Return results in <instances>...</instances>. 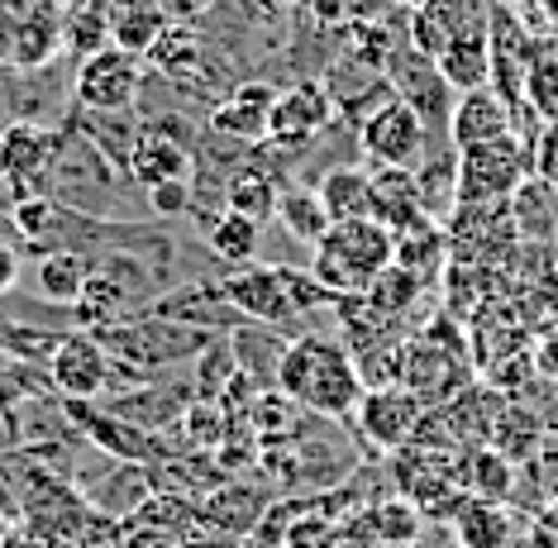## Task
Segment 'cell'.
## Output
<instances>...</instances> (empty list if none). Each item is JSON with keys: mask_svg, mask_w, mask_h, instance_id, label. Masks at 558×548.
Here are the masks:
<instances>
[{"mask_svg": "<svg viewBox=\"0 0 558 548\" xmlns=\"http://www.w3.org/2000/svg\"><path fill=\"white\" fill-rule=\"evenodd\" d=\"M154 315L206 329V334H234L239 325H248L244 315H239V305L225 296V282H186L177 291H162L154 301Z\"/></svg>", "mask_w": 558, "mask_h": 548, "instance_id": "e0dca14e", "label": "cell"}, {"mask_svg": "<svg viewBox=\"0 0 558 548\" xmlns=\"http://www.w3.org/2000/svg\"><path fill=\"white\" fill-rule=\"evenodd\" d=\"M492 24V0H425L411 10V48H421L425 58H439V48L449 38L468 29H487Z\"/></svg>", "mask_w": 558, "mask_h": 548, "instance_id": "d6986e66", "label": "cell"}, {"mask_svg": "<svg viewBox=\"0 0 558 548\" xmlns=\"http://www.w3.org/2000/svg\"><path fill=\"white\" fill-rule=\"evenodd\" d=\"M335 114H339L335 92H329V82H320V76H301L291 86H277L268 144L282 153H311Z\"/></svg>", "mask_w": 558, "mask_h": 548, "instance_id": "9c48e42d", "label": "cell"}, {"mask_svg": "<svg viewBox=\"0 0 558 548\" xmlns=\"http://www.w3.org/2000/svg\"><path fill=\"white\" fill-rule=\"evenodd\" d=\"M96 339L106 343L116 373H130L138 381H154V377H162V367L201 358V353H206L220 334H206V329L177 325V320H162V315L144 310V315H134V320L96 329ZM110 381H116V377H110Z\"/></svg>", "mask_w": 558, "mask_h": 548, "instance_id": "7a4b0ae2", "label": "cell"}, {"mask_svg": "<svg viewBox=\"0 0 558 548\" xmlns=\"http://www.w3.org/2000/svg\"><path fill=\"white\" fill-rule=\"evenodd\" d=\"M444 258H449V229L439 220H429V215H421L415 224H405L391 234V263L405 267V272H415L425 287L435 282Z\"/></svg>", "mask_w": 558, "mask_h": 548, "instance_id": "d4e9b609", "label": "cell"}, {"mask_svg": "<svg viewBox=\"0 0 558 548\" xmlns=\"http://www.w3.org/2000/svg\"><path fill=\"white\" fill-rule=\"evenodd\" d=\"M387 82H391V92H397L405 106L421 114L429 144H435V138L449 144V120H453V100H459V92L444 82L439 62L425 58L421 48L405 44V48H397V53L387 58Z\"/></svg>", "mask_w": 558, "mask_h": 548, "instance_id": "ba28073f", "label": "cell"}, {"mask_svg": "<svg viewBox=\"0 0 558 548\" xmlns=\"http://www.w3.org/2000/svg\"><path fill=\"white\" fill-rule=\"evenodd\" d=\"M244 5H248L253 20H277V15H287L291 10V0H244Z\"/></svg>", "mask_w": 558, "mask_h": 548, "instance_id": "7dc6e473", "label": "cell"}, {"mask_svg": "<svg viewBox=\"0 0 558 548\" xmlns=\"http://www.w3.org/2000/svg\"><path fill=\"white\" fill-rule=\"evenodd\" d=\"M34 258H39L34 263V291H39V301L72 310L86 291V277H92V258L77 248H48V253H34Z\"/></svg>", "mask_w": 558, "mask_h": 548, "instance_id": "603a6c76", "label": "cell"}, {"mask_svg": "<svg viewBox=\"0 0 558 548\" xmlns=\"http://www.w3.org/2000/svg\"><path fill=\"white\" fill-rule=\"evenodd\" d=\"M48 377L68 401H96L110 391V377H116V363H110L106 343L86 329H68L53 353H48Z\"/></svg>", "mask_w": 558, "mask_h": 548, "instance_id": "7c38bea8", "label": "cell"}, {"mask_svg": "<svg viewBox=\"0 0 558 548\" xmlns=\"http://www.w3.org/2000/svg\"><path fill=\"white\" fill-rule=\"evenodd\" d=\"M425 291H429V287L421 282V277H415V272H405V267L391 263L387 272L377 277V282L367 287V291H363V301L373 305L377 315H387V320H405V310H411V305L421 301Z\"/></svg>", "mask_w": 558, "mask_h": 548, "instance_id": "74e56055", "label": "cell"}, {"mask_svg": "<svg viewBox=\"0 0 558 548\" xmlns=\"http://www.w3.org/2000/svg\"><path fill=\"white\" fill-rule=\"evenodd\" d=\"M530 473H535V482H539V496L544 501H558V435L549 429L544 435V443H539V453L530 458Z\"/></svg>", "mask_w": 558, "mask_h": 548, "instance_id": "60d3db41", "label": "cell"}, {"mask_svg": "<svg viewBox=\"0 0 558 548\" xmlns=\"http://www.w3.org/2000/svg\"><path fill=\"white\" fill-rule=\"evenodd\" d=\"M363 525H367V539H373L377 548H411L425 534L429 520L415 511V501H405V496H387V501H377L373 511L363 515Z\"/></svg>", "mask_w": 558, "mask_h": 548, "instance_id": "836d02e7", "label": "cell"}, {"mask_svg": "<svg viewBox=\"0 0 558 548\" xmlns=\"http://www.w3.org/2000/svg\"><path fill=\"white\" fill-rule=\"evenodd\" d=\"M0 191H5V182H0Z\"/></svg>", "mask_w": 558, "mask_h": 548, "instance_id": "f907efd6", "label": "cell"}, {"mask_svg": "<svg viewBox=\"0 0 558 548\" xmlns=\"http://www.w3.org/2000/svg\"><path fill=\"white\" fill-rule=\"evenodd\" d=\"M544 10H549V20L558 24V0H544Z\"/></svg>", "mask_w": 558, "mask_h": 548, "instance_id": "c3c4849f", "label": "cell"}, {"mask_svg": "<svg viewBox=\"0 0 558 548\" xmlns=\"http://www.w3.org/2000/svg\"><path fill=\"white\" fill-rule=\"evenodd\" d=\"M425 405L401 387V381H383V387H367L359 411H353V425H359L363 443H373L377 453H397L405 439L421 429Z\"/></svg>", "mask_w": 558, "mask_h": 548, "instance_id": "4fadbf2b", "label": "cell"}, {"mask_svg": "<svg viewBox=\"0 0 558 548\" xmlns=\"http://www.w3.org/2000/svg\"><path fill=\"white\" fill-rule=\"evenodd\" d=\"M106 20H110V44L130 48L138 58H144L148 48L158 44V34L172 24L162 0H116V5L106 10Z\"/></svg>", "mask_w": 558, "mask_h": 548, "instance_id": "f546056e", "label": "cell"}, {"mask_svg": "<svg viewBox=\"0 0 558 548\" xmlns=\"http://www.w3.org/2000/svg\"><path fill=\"white\" fill-rule=\"evenodd\" d=\"M68 24H72V29H68V48L77 58H86V53H96V48L110 44V20H106V10H100V5L77 10Z\"/></svg>", "mask_w": 558, "mask_h": 548, "instance_id": "f35d334b", "label": "cell"}, {"mask_svg": "<svg viewBox=\"0 0 558 548\" xmlns=\"http://www.w3.org/2000/svg\"><path fill=\"white\" fill-rule=\"evenodd\" d=\"M530 525H535L539 548H558V501H544L539 511L530 515Z\"/></svg>", "mask_w": 558, "mask_h": 548, "instance_id": "7bdbcfd3", "label": "cell"}, {"mask_svg": "<svg viewBox=\"0 0 558 548\" xmlns=\"http://www.w3.org/2000/svg\"><path fill=\"white\" fill-rule=\"evenodd\" d=\"M311 186L320 191L329 220H363V215H373V186H367L363 168H335Z\"/></svg>", "mask_w": 558, "mask_h": 548, "instance_id": "d590c367", "label": "cell"}, {"mask_svg": "<svg viewBox=\"0 0 558 548\" xmlns=\"http://www.w3.org/2000/svg\"><path fill=\"white\" fill-rule=\"evenodd\" d=\"M58 148V130H48L39 120H5L0 130V182H5L10 200L24 191H39L48 162Z\"/></svg>", "mask_w": 558, "mask_h": 548, "instance_id": "5bb4252c", "label": "cell"}, {"mask_svg": "<svg viewBox=\"0 0 558 548\" xmlns=\"http://www.w3.org/2000/svg\"><path fill=\"white\" fill-rule=\"evenodd\" d=\"M459 482L473 496H487V501L511 506L515 487H520V467L501 449H492V443H468L463 458H459Z\"/></svg>", "mask_w": 558, "mask_h": 548, "instance_id": "484cf974", "label": "cell"}, {"mask_svg": "<svg viewBox=\"0 0 558 548\" xmlns=\"http://www.w3.org/2000/svg\"><path fill=\"white\" fill-rule=\"evenodd\" d=\"M535 373H544V377H558V329H554V334L539 343V353H535Z\"/></svg>", "mask_w": 558, "mask_h": 548, "instance_id": "f6af8a7d", "label": "cell"}, {"mask_svg": "<svg viewBox=\"0 0 558 548\" xmlns=\"http://www.w3.org/2000/svg\"><path fill=\"white\" fill-rule=\"evenodd\" d=\"M277 224L287 229L296 244H306V248H315L325 239V229L335 224L329 220V210H325V200H320V191L315 186H282V200H277V215H272Z\"/></svg>", "mask_w": 558, "mask_h": 548, "instance_id": "d6a6232c", "label": "cell"}, {"mask_svg": "<svg viewBox=\"0 0 558 548\" xmlns=\"http://www.w3.org/2000/svg\"><path fill=\"white\" fill-rule=\"evenodd\" d=\"M425 124L401 96H387L367 120L359 124V153L373 168H415L425 158Z\"/></svg>", "mask_w": 558, "mask_h": 548, "instance_id": "8fae6325", "label": "cell"}, {"mask_svg": "<svg viewBox=\"0 0 558 548\" xmlns=\"http://www.w3.org/2000/svg\"><path fill=\"white\" fill-rule=\"evenodd\" d=\"M411 548H463V544L453 539V529H449V525H444V529H439V525H435V529L425 525V534H421V539H415Z\"/></svg>", "mask_w": 558, "mask_h": 548, "instance_id": "bcb514c9", "label": "cell"}, {"mask_svg": "<svg viewBox=\"0 0 558 548\" xmlns=\"http://www.w3.org/2000/svg\"><path fill=\"white\" fill-rule=\"evenodd\" d=\"M120 176H124V168H116V162H110L72 120H62L53 162H48L39 191L53 196L58 206H68V210L106 220V210H116V200H120Z\"/></svg>", "mask_w": 558, "mask_h": 548, "instance_id": "3957f363", "label": "cell"}, {"mask_svg": "<svg viewBox=\"0 0 558 548\" xmlns=\"http://www.w3.org/2000/svg\"><path fill=\"white\" fill-rule=\"evenodd\" d=\"M258 220H248V215H239L225 206L215 220L206 224V248H210V258H220V263H230V267H244L258 258Z\"/></svg>", "mask_w": 558, "mask_h": 548, "instance_id": "e575fe53", "label": "cell"}, {"mask_svg": "<svg viewBox=\"0 0 558 548\" xmlns=\"http://www.w3.org/2000/svg\"><path fill=\"white\" fill-rule=\"evenodd\" d=\"M20 287V248L0 239V296Z\"/></svg>", "mask_w": 558, "mask_h": 548, "instance_id": "ee69618b", "label": "cell"}, {"mask_svg": "<svg viewBox=\"0 0 558 548\" xmlns=\"http://www.w3.org/2000/svg\"><path fill=\"white\" fill-rule=\"evenodd\" d=\"M530 168L549 186H558V124H544L535 134V144H530Z\"/></svg>", "mask_w": 558, "mask_h": 548, "instance_id": "b9f144b4", "label": "cell"}, {"mask_svg": "<svg viewBox=\"0 0 558 548\" xmlns=\"http://www.w3.org/2000/svg\"><path fill=\"white\" fill-rule=\"evenodd\" d=\"M535 172L530 168V144L520 134H501L487 144L459 148V206H492L511 200L515 186Z\"/></svg>", "mask_w": 558, "mask_h": 548, "instance_id": "52a82bcc", "label": "cell"}, {"mask_svg": "<svg viewBox=\"0 0 558 548\" xmlns=\"http://www.w3.org/2000/svg\"><path fill=\"white\" fill-rule=\"evenodd\" d=\"M453 539L463 548H511L520 534V520L506 501H487V496H468L459 515L449 520Z\"/></svg>", "mask_w": 558, "mask_h": 548, "instance_id": "7402d4cb", "label": "cell"}, {"mask_svg": "<svg viewBox=\"0 0 558 548\" xmlns=\"http://www.w3.org/2000/svg\"><path fill=\"white\" fill-rule=\"evenodd\" d=\"M415 191H421V210L429 220L449 224V215L459 210V153H435V158L415 162Z\"/></svg>", "mask_w": 558, "mask_h": 548, "instance_id": "1f68e13d", "label": "cell"}, {"mask_svg": "<svg viewBox=\"0 0 558 548\" xmlns=\"http://www.w3.org/2000/svg\"><path fill=\"white\" fill-rule=\"evenodd\" d=\"M144 62L154 68L158 76H168L172 86H182V92H206L210 86V44H206V34L196 29V24H168V29L158 34V44L144 53Z\"/></svg>", "mask_w": 558, "mask_h": 548, "instance_id": "2e32d148", "label": "cell"}, {"mask_svg": "<svg viewBox=\"0 0 558 548\" xmlns=\"http://www.w3.org/2000/svg\"><path fill=\"white\" fill-rule=\"evenodd\" d=\"M148 210L158 215V220H182V215H192V182H162V186H148L144 191Z\"/></svg>", "mask_w": 558, "mask_h": 548, "instance_id": "ab89813d", "label": "cell"}, {"mask_svg": "<svg viewBox=\"0 0 558 548\" xmlns=\"http://www.w3.org/2000/svg\"><path fill=\"white\" fill-rule=\"evenodd\" d=\"M506 391L497 387V381H468V387H459L449 401L439 405V419L449 425V435L463 443H492V429H497V419L506 411Z\"/></svg>", "mask_w": 558, "mask_h": 548, "instance_id": "ffe728a7", "label": "cell"}, {"mask_svg": "<svg viewBox=\"0 0 558 548\" xmlns=\"http://www.w3.org/2000/svg\"><path fill=\"white\" fill-rule=\"evenodd\" d=\"M148 62L130 53V48H96V53L77 58V72H72V110H96V114H124L138 106V92H144V72Z\"/></svg>", "mask_w": 558, "mask_h": 548, "instance_id": "8992f818", "label": "cell"}, {"mask_svg": "<svg viewBox=\"0 0 558 548\" xmlns=\"http://www.w3.org/2000/svg\"><path fill=\"white\" fill-rule=\"evenodd\" d=\"M225 282V296L239 305V315L253 325H291L296 310H291V291H287V267L277 263H244L234 267Z\"/></svg>", "mask_w": 558, "mask_h": 548, "instance_id": "9a60e30c", "label": "cell"}, {"mask_svg": "<svg viewBox=\"0 0 558 548\" xmlns=\"http://www.w3.org/2000/svg\"><path fill=\"white\" fill-rule=\"evenodd\" d=\"M439 72L453 92H477L492 82V24L487 29H468L439 48Z\"/></svg>", "mask_w": 558, "mask_h": 548, "instance_id": "4316f807", "label": "cell"}, {"mask_svg": "<svg viewBox=\"0 0 558 548\" xmlns=\"http://www.w3.org/2000/svg\"><path fill=\"white\" fill-rule=\"evenodd\" d=\"M272 106H277L272 82H234V92L210 106L206 130L225 134V138H239V144H268Z\"/></svg>", "mask_w": 558, "mask_h": 548, "instance_id": "ac0fdd59", "label": "cell"}, {"mask_svg": "<svg viewBox=\"0 0 558 548\" xmlns=\"http://www.w3.org/2000/svg\"><path fill=\"white\" fill-rule=\"evenodd\" d=\"M511 220H515L520 244H549L558 234V186L530 172L511 196Z\"/></svg>", "mask_w": 558, "mask_h": 548, "instance_id": "f1b7e54d", "label": "cell"}, {"mask_svg": "<svg viewBox=\"0 0 558 548\" xmlns=\"http://www.w3.org/2000/svg\"><path fill=\"white\" fill-rule=\"evenodd\" d=\"M515 134V110L492 92V86H477V92H459L453 100V120H449V148H473L487 144V138Z\"/></svg>", "mask_w": 558, "mask_h": 548, "instance_id": "44dd1931", "label": "cell"}, {"mask_svg": "<svg viewBox=\"0 0 558 548\" xmlns=\"http://www.w3.org/2000/svg\"><path fill=\"white\" fill-rule=\"evenodd\" d=\"M544 435H549L544 415L535 411V405H525V401L511 397V401H506V411H501V419H497V429H492V449H501L515 467H525L530 458L539 453Z\"/></svg>", "mask_w": 558, "mask_h": 548, "instance_id": "4dcf8cb0", "label": "cell"}, {"mask_svg": "<svg viewBox=\"0 0 558 548\" xmlns=\"http://www.w3.org/2000/svg\"><path fill=\"white\" fill-rule=\"evenodd\" d=\"M287 334L282 325H239L230 334V349H234V363L248 381L258 377V391H272L277 387V367H282V353H287Z\"/></svg>", "mask_w": 558, "mask_h": 548, "instance_id": "cb8c5ba5", "label": "cell"}, {"mask_svg": "<svg viewBox=\"0 0 558 548\" xmlns=\"http://www.w3.org/2000/svg\"><path fill=\"white\" fill-rule=\"evenodd\" d=\"M391 267V229L373 215L363 220H335L325 239L311 248V272L315 282L335 296H363Z\"/></svg>", "mask_w": 558, "mask_h": 548, "instance_id": "277c9868", "label": "cell"}, {"mask_svg": "<svg viewBox=\"0 0 558 548\" xmlns=\"http://www.w3.org/2000/svg\"><path fill=\"white\" fill-rule=\"evenodd\" d=\"M525 114L539 124H558V44H544L525 72Z\"/></svg>", "mask_w": 558, "mask_h": 548, "instance_id": "8d00e7d4", "label": "cell"}, {"mask_svg": "<svg viewBox=\"0 0 558 548\" xmlns=\"http://www.w3.org/2000/svg\"><path fill=\"white\" fill-rule=\"evenodd\" d=\"M397 381L411 391L421 405H444L459 387H468V349L459 343H439V339H405Z\"/></svg>", "mask_w": 558, "mask_h": 548, "instance_id": "30bf717a", "label": "cell"}, {"mask_svg": "<svg viewBox=\"0 0 558 548\" xmlns=\"http://www.w3.org/2000/svg\"><path fill=\"white\" fill-rule=\"evenodd\" d=\"M397 5H405V10H415V5H425V0H397Z\"/></svg>", "mask_w": 558, "mask_h": 548, "instance_id": "681fc988", "label": "cell"}, {"mask_svg": "<svg viewBox=\"0 0 558 548\" xmlns=\"http://www.w3.org/2000/svg\"><path fill=\"white\" fill-rule=\"evenodd\" d=\"M367 186H373V220H383L391 234L425 215L421 191H415V168H373Z\"/></svg>", "mask_w": 558, "mask_h": 548, "instance_id": "83f0119b", "label": "cell"}, {"mask_svg": "<svg viewBox=\"0 0 558 548\" xmlns=\"http://www.w3.org/2000/svg\"><path fill=\"white\" fill-rule=\"evenodd\" d=\"M196 144H201V134L182 114H144L130 144V158H124V176L144 191L162 182H192Z\"/></svg>", "mask_w": 558, "mask_h": 548, "instance_id": "5b68a950", "label": "cell"}, {"mask_svg": "<svg viewBox=\"0 0 558 548\" xmlns=\"http://www.w3.org/2000/svg\"><path fill=\"white\" fill-rule=\"evenodd\" d=\"M277 391L320 419H353L367 381L344 339L325 334V329H306L287 343L282 367H277Z\"/></svg>", "mask_w": 558, "mask_h": 548, "instance_id": "6da1fadb", "label": "cell"}]
</instances>
